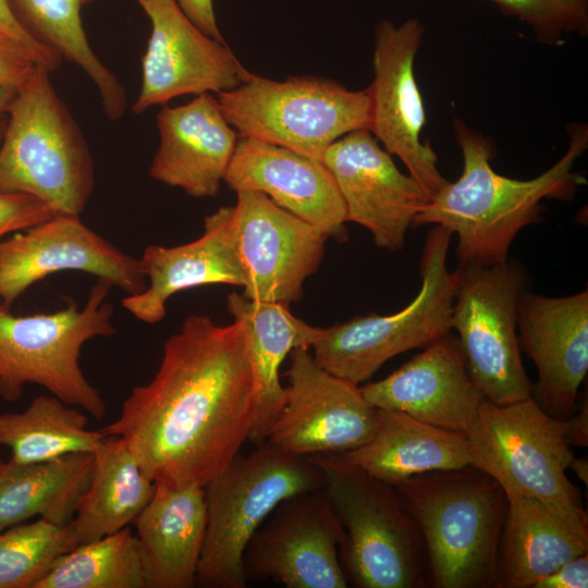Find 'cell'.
I'll list each match as a JSON object with an SVG mask.
<instances>
[{
    "instance_id": "cell-1",
    "label": "cell",
    "mask_w": 588,
    "mask_h": 588,
    "mask_svg": "<svg viewBox=\"0 0 588 588\" xmlns=\"http://www.w3.org/2000/svg\"><path fill=\"white\" fill-rule=\"evenodd\" d=\"M255 380L241 321L187 317L157 372L100 430L121 437L155 483L205 486L248 440Z\"/></svg>"
},
{
    "instance_id": "cell-2",
    "label": "cell",
    "mask_w": 588,
    "mask_h": 588,
    "mask_svg": "<svg viewBox=\"0 0 588 588\" xmlns=\"http://www.w3.org/2000/svg\"><path fill=\"white\" fill-rule=\"evenodd\" d=\"M463 170L434 195L413 226L439 225L457 236L458 266H491L507 260L516 235L540 220L544 199H571L584 179L574 171L588 147V127L573 123L563 156L530 180L503 176L491 167L495 147L490 137L453 119Z\"/></svg>"
},
{
    "instance_id": "cell-3",
    "label": "cell",
    "mask_w": 588,
    "mask_h": 588,
    "mask_svg": "<svg viewBox=\"0 0 588 588\" xmlns=\"http://www.w3.org/2000/svg\"><path fill=\"white\" fill-rule=\"evenodd\" d=\"M415 520L437 588L493 587L507 500L489 475L467 465L393 485Z\"/></svg>"
},
{
    "instance_id": "cell-4",
    "label": "cell",
    "mask_w": 588,
    "mask_h": 588,
    "mask_svg": "<svg viewBox=\"0 0 588 588\" xmlns=\"http://www.w3.org/2000/svg\"><path fill=\"white\" fill-rule=\"evenodd\" d=\"M50 73L37 66L10 102L0 144V192L29 195L54 213L79 216L94 191V160Z\"/></svg>"
},
{
    "instance_id": "cell-5",
    "label": "cell",
    "mask_w": 588,
    "mask_h": 588,
    "mask_svg": "<svg viewBox=\"0 0 588 588\" xmlns=\"http://www.w3.org/2000/svg\"><path fill=\"white\" fill-rule=\"evenodd\" d=\"M344 529L339 558L347 583L359 588L426 586V550L395 487L338 454L309 455Z\"/></svg>"
},
{
    "instance_id": "cell-6",
    "label": "cell",
    "mask_w": 588,
    "mask_h": 588,
    "mask_svg": "<svg viewBox=\"0 0 588 588\" xmlns=\"http://www.w3.org/2000/svg\"><path fill=\"white\" fill-rule=\"evenodd\" d=\"M310 456L285 452L269 442L240 453L205 488L207 523L196 585L245 588V549L259 526L283 500L322 488Z\"/></svg>"
},
{
    "instance_id": "cell-7",
    "label": "cell",
    "mask_w": 588,
    "mask_h": 588,
    "mask_svg": "<svg viewBox=\"0 0 588 588\" xmlns=\"http://www.w3.org/2000/svg\"><path fill=\"white\" fill-rule=\"evenodd\" d=\"M112 286L102 280L90 287L85 306L75 302L53 313L13 315L0 301V397L17 401L26 384H38L96 420L106 403L79 366L83 345L117 333L113 306L106 298Z\"/></svg>"
},
{
    "instance_id": "cell-8",
    "label": "cell",
    "mask_w": 588,
    "mask_h": 588,
    "mask_svg": "<svg viewBox=\"0 0 588 588\" xmlns=\"http://www.w3.org/2000/svg\"><path fill=\"white\" fill-rule=\"evenodd\" d=\"M217 98L240 137L275 144L319 161L336 139L368 130L370 123L367 88L351 90L314 75L274 81L253 73Z\"/></svg>"
},
{
    "instance_id": "cell-9",
    "label": "cell",
    "mask_w": 588,
    "mask_h": 588,
    "mask_svg": "<svg viewBox=\"0 0 588 588\" xmlns=\"http://www.w3.org/2000/svg\"><path fill=\"white\" fill-rule=\"evenodd\" d=\"M452 235L439 225L429 230L419 262L421 287L408 305L392 315L370 314L323 328L311 345L316 363L359 385L389 359L451 332L456 283L455 271L448 268Z\"/></svg>"
},
{
    "instance_id": "cell-10",
    "label": "cell",
    "mask_w": 588,
    "mask_h": 588,
    "mask_svg": "<svg viewBox=\"0 0 588 588\" xmlns=\"http://www.w3.org/2000/svg\"><path fill=\"white\" fill-rule=\"evenodd\" d=\"M451 330L456 331L467 370L485 400L510 404L532 396L517 334L525 277L506 260L455 270Z\"/></svg>"
},
{
    "instance_id": "cell-11",
    "label": "cell",
    "mask_w": 588,
    "mask_h": 588,
    "mask_svg": "<svg viewBox=\"0 0 588 588\" xmlns=\"http://www.w3.org/2000/svg\"><path fill=\"white\" fill-rule=\"evenodd\" d=\"M470 465L493 478L506 499L532 497L583 505L566 476L574 452L562 419L549 415L532 397L510 404L485 400L465 432Z\"/></svg>"
},
{
    "instance_id": "cell-12",
    "label": "cell",
    "mask_w": 588,
    "mask_h": 588,
    "mask_svg": "<svg viewBox=\"0 0 588 588\" xmlns=\"http://www.w3.org/2000/svg\"><path fill=\"white\" fill-rule=\"evenodd\" d=\"M425 35L415 17L400 25L381 20L375 28L372 71L367 87L370 99L368 130L392 156H396L431 198L449 181L438 168V156L421 140L426 112L415 77V59Z\"/></svg>"
},
{
    "instance_id": "cell-13",
    "label": "cell",
    "mask_w": 588,
    "mask_h": 588,
    "mask_svg": "<svg viewBox=\"0 0 588 588\" xmlns=\"http://www.w3.org/2000/svg\"><path fill=\"white\" fill-rule=\"evenodd\" d=\"M344 529L322 488L281 501L250 538L246 576L286 588H345L339 549Z\"/></svg>"
},
{
    "instance_id": "cell-14",
    "label": "cell",
    "mask_w": 588,
    "mask_h": 588,
    "mask_svg": "<svg viewBox=\"0 0 588 588\" xmlns=\"http://www.w3.org/2000/svg\"><path fill=\"white\" fill-rule=\"evenodd\" d=\"M68 270L93 274L127 295L147 284L140 258L90 230L78 215L54 213L0 242V301L11 309L34 283Z\"/></svg>"
},
{
    "instance_id": "cell-15",
    "label": "cell",
    "mask_w": 588,
    "mask_h": 588,
    "mask_svg": "<svg viewBox=\"0 0 588 588\" xmlns=\"http://www.w3.org/2000/svg\"><path fill=\"white\" fill-rule=\"evenodd\" d=\"M290 362L285 403L267 442L309 456L347 452L371 438L378 411L357 384L321 368L306 347L294 348Z\"/></svg>"
},
{
    "instance_id": "cell-16",
    "label": "cell",
    "mask_w": 588,
    "mask_h": 588,
    "mask_svg": "<svg viewBox=\"0 0 588 588\" xmlns=\"http://www.w3.org/2000/svg\"><path fill=\"white\" fill-rule=\"evenodd\" d=\"M149 17L136 114L184 95L219 94L246 82L249 72L226 42L201 32L176 0H135Z\"/></svg>"
},
{
    "instance_id": "cell-17",
    "label": "cell",
    "mask_w": 588,
    "mask_h": 588,
    "mask_svg": "<svg viewBox=\"0 0 588 588\" xmlns=\"http://www.w3.org/2000/svg\"><path fill=\"white\" fill-rule=\"evenodd\" d=\"M236 195L233 231L245 275L242 294L253 301L297 302L304 282L322 260L329 236L260 192Z\"/></svg>"
},
{
    "instance_id": "cell-18",
    "label": "cell",
    "mask_w": 588,
    "mask_h": 588,
    "mask_svg": "<svg viewBox=\"0 0 588 588\" xmlns=\"http://www.w3.org/2000/svg\"><path fill=\"white\" fill-rule=\"evenodd\" d=\"M321 162L342 196L346 221L367 229L378 247L401 249L415 217L431 200L424 186L399 170L392 155L367 128L336 139Z\"/></svg>"
},
{
    "instance_id": "cell-19",
    "label": "cell",
    "mask_w": 588,
    "mask_h": 588,
    "mask_svg": "<svg viewBox=\"0 0 588 588\" xmlns=\"http://www.w3.org/2000/svg\"><path fill=\"white\" fill-rule=\"evenodd\" d=\"M517 334L537 369V402L555 418L571 416L588 371L587 289L560 297L524 292Z\"/></svg>"
},
{
    "instance_id": "cell-20",
    "label": "cell",
    "mask_w": 588,
    "mask_h": 588,
    "mask_svg": "<svg viewBox=\"0 0 588 588\" xmlns=\"http://www.w3.org/2000/svg\"><path fill=\"white\" fill-rule=\"evenodd\" d=\"M378 409L465 433L485 397L473 381L456 335L439 338L382 380L359 387Z\"/></svg>"
},
{
    "instance_id": "cell-21",
    "label": "cell",
    "mask_w": 588,
    "mask_h": 588,
    "mask_svg": "<svg viewBox=\"0 0 588 588\" xmlns=\"http://www.w3.org/2000/svg\"><path fill=\"white\" fill-rule=\"evenodd\" d=\"M223 182L234 192L254 191L319 228L347 240L344 201L319 160L264 140L240 137Z\"/></svg>"
},
{
    "instance_id": "cell-22",
    "label": "cell",
    "mask_w": 588,
    "mask_h": 588,
    "mask_svg": "<svg viewBox=\"0 0 588 588\" xmlns=\"http://www.w3.org/2000/svg\"><path fill=\"white\" fill-rule=\"evenodd\" d=\"M157 128L150 177L195 198L217 196L238 140L217 96L204 93L185 105L163 106Z\"/></svg>"
},
{
    "instance_id": "cell-23",
    "label": "cell",
    "mask_w": 588,
    "mask_h": 588,
    "mask_svg": "<svg viewBox=\"0 0 588 588\" xmlns=\"http://www.w3.org/2000/svg\"><path fill=\"white\" fill-rule=\"evenodd\" d=\"M506 500L493 587L530 588L588 552V515L583 505L532 497Z\"/></svg>"
},
{
    "instance_id": "cell-24",
    "label": "cell",
    "mask_w": 588,
    "mask_h": 588,
    "mask_svg": "<svg viewBox=\"0 0 588 588\" xmlns=\"http://www.w3.org/2000/svg\"><path fill=\"white\" fill-rule=\"evenodd\" d=\"M148 283L126 295L122 306L138 320L155 324L166 316L168 299L177 292L209 284L244 286L245 275L233 231V206L204 219L203 234L173 247L147 246L140 257Z\"/></svg>"
},
{
    "instance_id": "cell-25",
    "label": "cell",
    "mask_w": 588,
    "mask_h": 588,
    "mask_svg": "<svg viewBox=\"0 0 588 588\" xmlns=\"http://www.w3.org/2000/svg\"><path fill=\"white\" fill-rule=\"evenodd\" d=\"M207 523L205 488L155 483L134 524L145 588H192Z\"/></svg>"
},
{
    "instance_id": "cell-26",
    "label": "cell",
    "mask_w": 588,
    "mask_h": 588,
    "mask_svg": "<svg viewBox=\"0 0 588 588\" xmlns=\"http://www.w3.org/2000/svg\"><path fill=\"white\" fill-rule=\"evenodd\" d=\"M226 306L234 320L242 322L248 358L255 380L253 422L248 440L266 442L286 399L280 367L297 347L309 348L323 328L306 323L290 313L289 304L253 301L233 292Z\"/></svg>"
},
{
    "instance_id": "cell-27",
    "label": "cell",
    "mask_w": 588,
    "mask_h": 588,
    "mask_svg": "<svg viewBox=\"0 0 588 588\" xmlns=\"http://www.w3.org/2000/svg\"><path fill=\"white\" fill-rule=\"evenodd\" d=\"M371 438L338 454L344 461L391 485L412 476L470 465L465 433L420 421L397 411L378 409Z\"/></svg>"
},
{
    "instance_id": "cell-28",
    "label": "cell",
    "mask_w": 588,
    "mask_h": 588,
    "mask_svg": "<svg viewBox=\"0 0 588 588\" xmlns=\"http://www.w3.org/2000/svg\"><path fill=\"white\" fill-rule=\"evenodd\" d=\"M93 456L89 485L69 523L78 544L134 523L155 491V482L121 437L105 434Z\"/></svg>"
},
{
    "instance_id": "cell-29",
    "label": "cell",
    "mask_w": 588,
    "mask_h": 588,
    "mask_svg": "<svg viewBox=\"0 0 588 588\" xmlns=\"http://www.w3.org/2000/svg\"><path fill=\"white\" fill-rule=\"evenodd\" d=\"M93 467V453L34 464L0 455V531L35 516L68 525L89 485Z\"/></svg>"
},
{
    "instance_id": "cell-30",
    "label": "cell",
    "mask_w": 588,
    "mask_h": 588,
    "mask_svg": "<svg viewBox=\"0 0 588 588\" xmlns=\"http://www.w3.org/2000/svg\"><path fill=\"white\" fill-rule=\"evenodd\" d=\"M93 1L9 0V3L34 39L84 71L98 90L107 118L119 120L126 110L125 88L93 51L83 27L82 10Z\"/></svg>"
},
{
    "instance_id": "cell-31",
    "label": "cell",
    "mask_w": 588,
    "mask_h": 588,
    "mask_svg": "<svg viewBox=\"0 0 588 588\" xmlns=\"http://www.w3.org/2000/svg\"><path fill=\"white\" fill-rule=\"evenodd\" d=\"M87 416L54 395H40L22 412L0 414V446L23 464L93 453L105 433L87 428Z\"/></svg>"
},
{
    "instance_id": "cell-32",
    "label": "cell",
    "mask_w": 588,
    "mask_h": 588,
    "mask_svg": "<svg viewBox=\"0 0 588 588\" xmlns=\"http://www.w3.org/2000/svg\"><path fill=\"white\" fill-rule=\"evenodd\" d=\"M36 588H145L135 534L127 526L77 544Z\"/></svg>"
},
{
    "instance_id": "cell-33",
    "label": "cell",
    "mask_w": 588,
    "mask_h": 588,
    "mask_svg": "<svg viewBox=\"0 0 588 588\" xmlns=\"http://www.w3.org/2000/svg\"><path fill=\"white\" fill-rule=\"evenodd\" d=\"M77 544L69 524L44 518L0 531V588H36L54 562Z\"/></svg>"
},
{
    "instance_id": "cell-34",
    "label": "cell",
    "mask_w": 588,
    "mask_h": 588,
    "mask_svg": "<svg viewBox=\"0 0 588 588\" xmlns=\"http://www.w3.org/2000/svg\"><path fill=\"white\" fill-rule=\"evenodd\" d=\"M503 14L526 23L538 41L556 45L564 36L588 33V0H489Z\"/></svg>"
},
{
    "instance_id": "cell-35",
    "label": "cell",
    "mask_w": 588,
    "mask_h": 588,
    "mask_svg": "<svg viewBox=\"0 0 588 588\" xmlns=\"http://www.w3.org/2000/svg\"><path fill=\"white\" fill-rule=\"evenodd\" d=\"M60 64L0 25V87L17 88L37 66L53 72Z\"/></svg>"
},
{
    "instance_id": "cell-36",
    "label": "cell",
    "mask_w": 588,
    "mask_h": 588,
    "mask_svg": "<svg viewBox=\"0 0 588 588\" xmlns=\"http://www.w3.org/2000/svg\"><path fill=\"white\" fill-rule=\"evenodd\" d=\"M53 215V210L38 198L0 192V242L5 235L28 229Z\"/></svg>"
},
{
    "instance_id": "cell-37",
    "label": "cell",
    "mask_w": 588,
    "mask_h": 588,
    "mask_svg": "<svg viewBox=\"0 0 588 588\" xmlns=\"http://www.w3.org/2000/svg\"><path fill=\"white\" fill-rule=\"evenodd\" d=\"M588 554L571 559L551 574L539 579L532 588H587Z\"/></svg>"
},
{
    "instance_id": "cell-38",
    "label": "cell",
    "mask_w": 588,
    "mask_h": 588,
    "mask_svg": "<svg viewBox=\"0 0 588 588\" xmlns=\"http://www.w3.org/2000/svg\"><path fill=\"white\" fill-rule=\"evenodd\" d=\"M188 19L207 36L225 42L218 26L212 0H176Z\"/></svg>"
},
{
    "instance_id": "cell-39",
    "label": "cell",
    "mask_w": 588,
    "mask_h": 588,
    "mask_svg": "<svg viewBox=\"0 0 588 588\" xmlns=\"http://www.w3.org/2000/svg\"><path fill=\"white\" fill-rule=\"evenodd\" d=\"M562 430L566 442L572 446L588 445V406L587 400L581 402L579 411L572 417L562 419Z\"/></svg>"
},
{
    "instance_id": "cell-40",
    "label": "cell",
    "mask_w": 588,
    "mask_h": 588,
    "mask_svg": "<svg viewBox=\"0 0 588 588\" xmlns=\"http://www.w3.org/2000/svg\"><path fill=\"white\" fill-rule=\"evenodd\" d=\"M0 25L8 28L10 32L19 36L21 39L42 52L44 54L58 60L62 62V59L59 54H57L51 49L47 48L46 46L38 42L36 39H34L26 30L25 28L20 24L17 19L15 17L9 0H0Z\"/></svg>"
},
{
    "instance_id": "cell-41",
    "label": "cell",
    "mask_w": 588,
    "mask_h": 588,
    "mask_svg": "<svg viewBox=\"0 0 588 588\" xmlns=\"http://www.w3.org/2000/svg\"><path fill=\"white\" fill-rule=\"evenodd\" d=\"M15 90L16 88L13 87H0V139L3 135V131L8 120V109L15 94Z\"/></svg>"
},
{
    "instance_id": "cell-42",
    "label": "cell",
    "mask_w": 588,
    "mask_h": 588,
    "mask_svg": "<svg viewBox=\"0 0 588 588\" xmlns=\"http://www.w3.org/2000/svg\"><path fill=\"white\" fill-rule=\"evenodd\" d=\"M568 468H571L575 475L578 477L579 480H581L585 486L587 487L588 483V462L586 457H573L571 461Z\"/></svg>"
}]
</instances>
